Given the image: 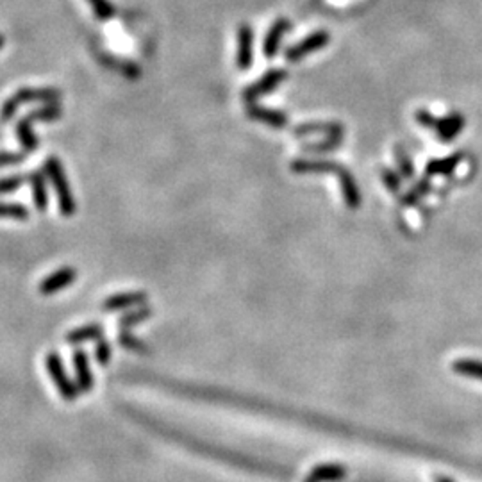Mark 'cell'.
<instances>
[{
  "mask_svg": "<svg viewBox=\"0 0 482 482\" xmlns=\"http://www.w3.org/2000/svg\"><path fill=\"white\" fill-rule=\"evenodd\" d=\"M118 343L122 349L129 350V352H134V354H149L150 349L147 347V343L141 340V337H138L136 334H133L130 330L127 329H122L118 332Z\"/></svg>",
  "mask_w": 482,
  "mask_h": 482,
  "instance_id": "ac0fdd59",
  "label": "cell"
},
{
  "mask_svg": "<svg viewBox=\"0 0 482 482\" xmlns=\"http://www.w3.org/2000/svg\"><path fill=\"white\" fill-rule=\"evenodd\" d=\"M254 61V30L249 23H241L237 29L236 65L240 70H249Z\"/></svg>",
  "mask_w": 482,
  "mask_h": 482,
  "instance_id": "ba28073f",
  "label": "cell"
},
{
  "mask_svg": "<svg viewBox=\"0 0 482 482\" xmlns=\"http://www.w3.org/2000/svg\"><path fill=\"white\" fill-rule=\"evenodd\" d=\"M247 116H249L250 120L264 123V125L275 127V129H282V127L288 125V116H286L284 111L263 108V106L257 104H249V108H247Z\"/></svg>",
  "mask_w": 482,
  "mask_h": 482,
  "instance_id": "7c38bea8",
  "label": "cell"
},
{
  "mask_svg": "<svg viewBox=\"0 0 482 482\" xmlns=\"http://www.w3.org/2000/svg\"><path fill=\"white\" fill-rule=\"evenodd\" d=\"M72 364H74L75 382H77L81 393H91L93 386H95V377H93L91 366H89L88 354L82 349H77L72 354Z\"/></svg>",
  "mask_w": 482,
  "mask_h": 482,
  "instance_id": "9c48e42d",
  "label": "cell"
},
{
  "mask_svg": "<svg viewBox=\"0 0 482 482\" xmlns=\"http://www.w3.org/2000/svg\"><path fill=\"white\" fill-rule=\"evenodd\" d=\"M26 181H27V177H23V175H9V177H2L0 179V195H8V193L16 191L18 188H22Z\"/></svg>",
  "mask_w": 482,
  "mask_h": 482,
  "instance_id": "603a6c76",
  "label": "cell"
},
{
  "mask_svg": "<svg viewBox=\"0 0 482 482\" xmlns=\"http://www.w3.org/2000/svg\"><path fill=\"white\" fill-rule=\"evenodd\" d=\"M27 182L30 186V195H33V204L36 211L43 213L48 208V189H47V175L43 170H34L27 175Z\"/></svg>",
  "mask_w": 482,
  "mask_h": 482,
  "instance_id": "8fae6325",
  "label": "cell"
},
{
  "mask_svg": "<svg viewBox=\"0 0 482 482\" xmlns=\"http://www.w3.org/2000/svg\"><path fill=\"white\" fill-rule=\"evenodd\" d=\"M2 47H4V36L0 34V48H2Z\"/></svg>",
  "mask_w": 482,
  "mask_h": 482,
  "instance_id": "f1b7e54d",
  "label": "cell"
},
{
  "mask_svg": "<svg viewBox=\"0 0 482 482\" xmlns=\"http://www.w3.org/2000/svg\"><path fill=\"white\" fill-rule=\"evenodd\" d=\"M26 161V152H0V168L13 167Z\"/></svg>",
  "mask_w": 482,
  "mask_h": 482,
  "instance_id": "484cf974",
  "label": "cell"
},
{
  "mask_svg": "<svg viewBox=\"0 0 482 482\" xmlns=\"http://www.w3.org/2000/svg\"><path fill=\"white\" fill-rule=\"evenodd\" d=\"M382 177H384L386 184L390 186L391 189H397L398 181H397V175H395L393 172H390V170H384V174H382Z\"/></svg>",
  "mask_w": 482,
  "mask_h": 482,
  "instance_id": "83f0119b",
  "label": "cell"
},
{
  "mask_svg": "<svg viewBox=\"0 0 482 482\" xmlns=\"http://www.w3.org/2000/svg\"><path fill=\"white\" fill-rule=\"evenodd\" d=\"M397 163H398V167H400L402 174H404L405 177H411L413 164H411V161H409L408 154H405L402 149H397Z\"/></svg>",
  "mask_w": 482,
  "mask_h": 482,
  "instance_id": "4316f807",
  "label": "cell"
},
{
  "mask_svg": "<svg viewBox=\"0 0 482 482\" xmlns=\"http://www.w3.org/2000/svg\"><path fill=\"white\" fill-rule=\"evenodd\" d=\"M88 4L93 8V13L101 22H108L115 16V8L109 0H88Z\"/></svg>",
  "mask_w": 482,
  "mask_h": 482,
  "instance_id": "44dd1931",
  "label": "cell"
},
{
  "mask_svg": "<svg viewBox=\"0 0 482 482\" xmlns=\"http://www.w3.org/2000/svg\"><path fill=\"white\" fill-rule=\"evenodd\" d=\"M286 79H288V72L284 68H270L263 77L257 79L256 82H252V84L243 89V101L247 104H256L257 99L275 91Z\"/></svg>",
  "mask_w": 482,
  "mask_h": 482,
  "instance_id": "5b68a950",
  "label": "cell"
},
{
  "mask_svg": "<svg viewBox=\"0 0 482 482\" xmlns=\"http://www.w3.org/2000/svg\"><path fill=\"white\" fill-rule=\"evenodd\" d=\"M45 368H47V374L50 377V381L56 386L57 393L65 398L67 402H75L81 395L77 382L68 375L67 366H65L63 359L57 352H48L45 356Z\"/></svg>",
  "mask_w": 482,
  "mask_h": 482,
  "instance_id": "3957f363",
  "label": "cell"
},
{
  "mask_svg": "<svg viewBox=\"0 0 482 482\" xmlns=\"http://www.w3.org/2000/svg\"><path fill=\"white\" fill-rule=\"evenodd\" d=\"M459 159H461V156L459 154H456V156H450V157H447V159L432 161V163L427 164V174H432V175L450 174V172L456 168V164L459 163Z\"/></svg>",
  "mask_w": 482,
  "mask_h": 482,
  "instance_id": "ffe728a7",
  "label": "cell"
},
{
  "mask_svg": "<svg viewBox=\"0 0 482 482\" xmlns=\"http://www.w3.org/2000/svg\"><path fill=\"white\" fill-rule=\"evenodd\" d=\"M113 357V349L111 345H109V342L106 340V337H102V340H99V342L95 343V359L96 363L101 364V366H108L109 361H111Z\"/></svg>",
  "mask_w": 482,
  "mask_h": 482,
  "instance_id": "7402d4cb",
  "label": "cell"
},
{
  "mask_svg": "<svg viewBox=\"0 0 482 482\" xmlns=\"http://www.w3.org/2000/svg\"><path fill=\"white\" fill-rule=\"evenodd\" d=\"M342 145V136H332L329 140L322 141V143L308 145L309 150H315V152H327V150H334Z\"/></svg>",
  "mask_w": 482,
  "mask_h": 482,
  "instance_id": "cb8c5ba5",
  "label": "cell"
},
{
  "mask_svg": "<svg viewBox=\"0 0 482 482\" xmlns=\"http://www.w3.org/2000/svg\"><path fill=\"white\" fill-rule=\"evenodd\" d=\"M43 172L48 181H50V184H52L54 193H56L61 215L67 216V218H72L75 215V211H77V202H75L74 193H72L67 174H65L63 163L56 156H50L43 163Z\"/></svg>",
  "mask_w": 482,
  "mask_h": 482,
  "instance_id": "6da1fadb",
  "label": "cell"
},
{
  "mask_svg": "<svg viewBox=\"0 0 482 482\" xmlns=\"http://www.w3.org/2000/svg\"><path fill=\"white\" fill-rule=\"evenodd\" d=\"M415 120L420 123V125L430 130H434V127H436V123H438V118H436V116H434L430 111H427V109H418V111L415 113Z\"/></svg>",
  "mask_w": 482,
  "mask_h": 482,
  "instance_id": "d4e9b609",
  "label": "cell"
},
{
  "mask_svg": "<svg viewBox=\"0 0 482 482\" xmlns=\"http://www.w3.org/2000/svg\"><path fill=\"white\" fill-rule=\"evenodd\" d=\"M291 29V22L288 18H279L271 23L270 30L264 36V43H263V54L267 60H274L277 56L279 48H281L282 38L288 30Z\"/></svg>",
  "mask_w": 482,
  "mask_h": 482,
  "instance_id": "30bf717a",
  "label": "cell"
},
{
  "mask_svg": "<svg viewBox=\"0 0 482 482\" xmlns=\"http://www.w3.org/2000/svg\"><path fill=\"white\" fill-rule=\"evenodd\" d=\"M15 133L18 136L20 143L23 147V152H34L38 150V136L33 130V122H30L27 116H23L22 120H18L15 127Z\"/></svg>",
  "mask_w": 482,
  "mask_h": 482,
  "instance_id": "2e32d148",
  "label": "cell"
},
{
  "mask_svg": "<svg viewBox=\"0 0 482 482\" xmlns=\"http://www.w3.org/2000/svg\"><path fill=\"white\" fill-rule=\"evenodd\" d=\"M311 134H325L329 138H343V125L337 122H309L295 127V136H311Z\"/></svg>",
  "mask_w": 482,
  "mask_h": 482,
  "instance_id": "9a60e30c",
  "label": "cell"
},
{
  "mask_svg": "<svg viewBox=\"0 0 482 482\" xmlns=\"http://www.w3.org/2000/svg\"><path fill=\"white\" fill-rule=\"evenodd\" d=\"M79 277V271L72 267H63L57 268L56 271H52L50 275L43 277L38 284V291L43 297H50V295H56L63 289H67L68 286L74 284Z\"/></svg>",
  "mask_w": 482,
  "mask_h": 482,
  "instance_id": "8992f818",
  "label": "cell"
},
{
  "mask_svg": "<svg viewBox=\"0 0 482 482\" xmlns=\"http://www.w3.org/2000/svg\"><path fill=\"white\" fill-rule=\"evenodd\" d=\"M149 295L145 291H123V293H115L102 302V309L108 313L116 311H129V309L140 308L147 304Z\"/></svg>",
  "mask_w": 482,
  "mask_h": 482,
  "instance_id": "52a82bcc",
  "label": "cell"
},
{
  "mask_svg": "<svg viewBox=\"0 0 482 482\" xmlns=\"http://www.w3.org/2000/svg\"><path fill=\"white\" fill-rule=\"evenodd\" d=\"M464 123L466 122H464L463 113L452 111L447 116H443V118H438V123L434 127V133H436V136H438L439 140L449 143V141H452L457 134H461V130L464 129Z\"/></svg>",
  "mask_w": 482,
  "mask_h": 482,
  "instance_id": "5bb4252c",
  "label": "cell"
},
{
  "mask_svg": "<svg viewBox=\"0 0 482 482\" xmlns=\"http://www.w3.org/2000/svg\"><path fill=\"white\" fill-rule=\"evenodd\" d=\"M61 93L54 88H22L9 96L0 109V120L9 122L16 115L22 106L36 104V102H45V104H56Z\"/></svg>",
  "mask_w": 482,
  "mask_h": 482,
  "instance_id": "7a4b0ae2",
  "label": "cell"
},
{
  "mask_svg": "<svg viewBox=\"0 0 482 482\" xmlns=\"http://www.w3.org/2000/svg\"><path fill=\"white\" fill-rule=\"evenodd\" d=\"M104 336V327L101 323H86V325L75 327V329L68 330L65 334V342L67 345H82V343H89V342H99Z\"/></svg>",
  "mask_w": 482,
  "mask_h": 482,
  "instance_id": "4fadbf2b",
  "label": "cell"
},
{
  "mask_svg": "<svg viewBox=\"0 0 482 482\" xmlns=\"http://www.w3.org/2000/svg\"><path fill=\"white\" fill-rule=\"evenodd\" d=\"M0 220L26 222L29 220V209L18 202H0Z\"/></svg>",
  "mask_w": 482,
  "mask_h": 482,
  "instance_id": "d6986e66",
  "label": "cell"
},
{
  "mask_svg": "<svg viewBox=\"0 0 482 482\" xmlns=\"http://www.w3.org/2000/svg\"><path fill=\"white\" fill-rule=\"evenodd\" d=\"M152 308H149V306H140V308H134V309H129V311L125 313V315L120 316L118 320V325L122 327V329H134V327H138L140 323L147 322V320L152 316Z\"/></svg>",
  "mask_w": 482,
  "mask_h": 482,
  "instance_id": "e0dca14e",
  "label": "cell"
},
{
  "mask_svg": "<svg viewBox=\"0 0 482 482\" xmlns=\"http://www.w3.org/2000/svg\"><path fill=\"white\" fill-rule=\"evenodd\" d=\"M330 41V34L327 30L318 29L315 33H311L309 36H306L304 40H301L298 43L291 45V47L286 48V61L288 63H301L304 57H308L309 54H315L318 50H323V48L329 45Z\"/></svg>",
  "mask_w": 482,
  "mask_h": 482,
  "instance_id": "277c9868",
  "label": "cell"
}]
</instances>
